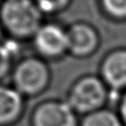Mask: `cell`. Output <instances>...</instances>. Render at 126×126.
I'll return each instance as SVG.
<instances>
[{
    "label": "cell",
    "instance_id": "cell-1",
    "mask_svg": "<svg viewBox=\"0 0 126 126\" xmlns=\"http://www.w3.org/2000/svg\"><path fill=\"white\" fill-rule=\"evenodd\" d=\"M40 10L33 0H2L0 29L14 39L33 36L40 27Z\"/></svg>",
    "mask_w": 126,
    "mask_h": 126
},
{
    "label": "cell",
    "instance_id": "cell-2",
    "mask_svg": "<svg viewBox=\"0 0 126 126\" xmlns=\"http://www.w3.org/2000/svg\"><path fill=\"white\" fill-rule=\"evenodd\" d=\"M48 69L38 58L26 57L18 61L11 72L12 86L24 96L40 93L48 82Z\"/></svg>",
    "mask_w": 126,
    "mask_h": 126
},
{
    "label": "cell",
    "instance_id": "cell-3",
    "mask_svg": "<svg viewBox=\"0 0 126 126\" xmlns=\"http://www.w3.org/2000/svg\"><path fill=\"white\" fill-rule=\"evenodd\" d=\"M105 92L102 84L97 79L86 78L72 90L69 104L78 111H93L103 102Z\"/></svg>",
    "mask_w": 126,
    "mask_h": 126
},
{
    "label": "cell",
    "instance_id": "cell-4",
    "mask_svg": "<svg viewBox=\"0 0 126 126\" xmlns=\"http://www.w3.org/2000/svg\"><path fill=\"white\" fill-rule=\"evenodd\" d=\"M32 126H74L75 117L69 103L48 101L40 103L32 112Z\"/></svg>",
    "mask_w": 126,
    "mask_h": 126
},
{
    "label": "cell",
    "instance_id": "cell-5",
    "mask_svg": "<svg viewBox=\"0 0 126 126\" xmlns=\"http://www.w3.org/2000/svg\"><path fill=\"white\" fill-rule=\"evenodd\" d=\"M32 37L36 50L44 56H56L67 48V33L54 25L40 26Z\"/></svg>",
    "mask_w": 126,
    "mask_h": 126
},
{
    "label": "cell",
    "instance_id": "cell-6",
    "mask_svg": "<svg viewBox=\"0 0 126 126\" xmlns=\"http://www.w3.org/2000/svg\"><path fill=\"white\" fill-rule=\"evenodd\" d=\"M25 108V96L13 86L0 84V126H12L19 121Z\"/></svg>",
    "mask_w": 126,
    "mask_h": 126
},
{
    "label": "cell",
    "instance_id": "cell-7",
    "mask_svg": "<svg viewBox=\"0 0 126 126\" xmlns=\"http://www.w3.org/2000/svg\"><path fill=\"white\" fill-rule=\"evenodd\" d=\"M96 43L94 32L88 26L80 24L73 26L67 32V48L77 55L90 52Z\"/></svg>",
    "mask_w": 126,
    "mask_h": 126
},
{
    "label": "cell",
    "instance_id": "cell-8",
    "mask_svg": "<svg viewBox=\"0 0 126 126\" xmlns=\"http://www.w3.org/2000/svg\"><path fill=\"white\" fill-rule=\"evenodd\" d=\"M102 74L107 83L113 88H121L126 85V51L112 53L105 60Z\"/></svg>",
    "mask_w": 126,
    "mask_h": 126
},
{
    "label": "cell",
    "instance_id": "cell-9",
    "mask_svg": "<svg viewBox=\"0 0 126 126\" xmlns=\"http://www.w3.org/2000/svg\"><path fill=\"white\" fill-rule=\"evenodd\" d=\"M83 126H121L115 114L107 110L91 113L83 122Z\"/></svg>",
    "mask_w": 126,
    "mask_h": 126
},
{
    "label": "cell",
    "instance_id": "cell-10",
    "mask_svg": "<svg viewBox=\"0 0 126 126\" xmlns=\"http://www.w3.org/2000/svg\"><path fill=\"white\" fill-rule=\"evenodd\" d=\"M13 54L11 48L0 42V81L11 75L13 69Z\"/></svg>",
    "mask_w": 126,
    "mask_h": 126
},
{
    "label": "cell",
    "instance_id": "cell-11",
    "mask_svg": "<svg viewBox=\"0 0 126 126\" xmlns=\"http://www.w3.org/2000/svg\"><path fill=\"white\" fill-rule=\"evenodd\" d=\"M105 9L117 17L126 16V0H103Z\"/></svg>",
    "mask_w": 126,
    "mask_h": 126
},
{
    "label": "cell",
    "instance_id": "cell-12",
    "mask_svg": "<svg viewBox=\"0 0 126 126\" xmlns=\"http://www.w3.org/2000/svg\"><path fill=\"white\" fill-rule=\"evenodd\" d=\"M40 12H53L64 6L67 0H33Z\"/></svg>",
    "mask_w": 126,
    "mask_h": 126
},
{
    "label": "cell",
    "instance_id": "cell-13",
    "mask_svg": "<svg viewBox=\"0 0 126 126\" xmlns=\"http://www.w3.org/2000/svg\"><path fill=\"white\" fill-rule=\"evenodd\" d=\"M121 114H122V117L126 123V94L122 100V104H121Z\"/></svg>",
    "mask_w": 126,
    "mask_h": 126
}]
</instances>
